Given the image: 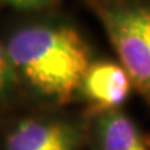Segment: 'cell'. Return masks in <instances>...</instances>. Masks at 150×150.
<instances>
[{
  "label": "cell",
  "mask_w": 150,
  "mask_h": 150,
  "mask_svg": "<svg viewBox=\"0 0 150 150\" xmlns=\"http://www.w3.org/2000/svg\"><path fill=\"white\" fill-rule=\"evenodd\" d=\"M94 59L83 31L56 10L15 23L0 46L3 112L25 106L67 108L79 101Z\"/></svg>",
  "instance_id": "1"
},
{
  "label": "cell",
  "mask_w": 150,
  "mask_h": 150,
  "mask_svg": "<svg viewBox=\"0 0 150 150\" xmlns=\"http://www.w3.org/2000/svg\"><path fill=\"white\" fill-rule=\"evenodd\" d=\"M104 29L134 89L150 106V0H83Z\"/></svg>",
  "instance_id": "2"
},
{
  "label": "cell",
  "mask_w": 150,
  "mask_h": 150,
  "mask_svg": "<svg viewBox=\"0 0 150 150\" xmlns=\"http://www.w3.org/2000/svg\"><path fill=\"white\" fill-rule=\"evenodd\" d=\"M88 118L65 108L25 106L5 114L1 150H84Z\"/></svg>",
  "instance_id": "3"
},
{
  "label": "cell",
  "mask_w": 150,
  "mask_h": 150,
  "mask_svg": "<svg viewBox=\"0 0 150 150\" xmlns=\"http://www.w3.org/2000/svg\"><path fill=\"white\" fill-rule=\"evenodd\" d=\"M134 85L126 70L119 62L94 59L84 75L79 101L85 116L115 109H123Z\"/></svg>",
  "instance_id": "4"
},
{
  "label": "cell",
  "mask_w": 150,
  "mask_h": 150,
  "mask_svg": "<svg viewBox=\"0 0 150 150\" xmlns=\"http://www.w3.org/2000/svg\"><path fill=\"white\" fill-rule=\"evenodd\" d=\"M86 118V149L150 150V135L123 109Z\"/></svg>",
  "instance_id": "5"
},
{
  "label": "cell",
  "mask_w": 150,
  "mask_h": 150,
  "mask_svg": "<svg viewBox=\"0 0 150 150\" xmlns=\"http://www.w3.org/2000/svg\"><path fill=\"white\" fill-rule=\"evenodd\" d=\"M1 3L30 15L58 10L60 5V0H1Z\"/></svg>",
  "instance_id": "6"
}]
</instances>
